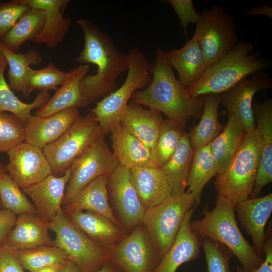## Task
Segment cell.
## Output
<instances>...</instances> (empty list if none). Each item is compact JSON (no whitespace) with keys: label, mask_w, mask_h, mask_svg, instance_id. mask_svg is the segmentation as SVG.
<instances>
[{"label":"cell","mask_w":272,"mask_h":272,"mask_svg":"<svg viewBox=\"0 0 272 272\" xmlns=\"http://www.w3.org/2000/svg\"><path fill=\"white\" fill-rule=\"evenodd\" d=\"M204 96L205 105L199 122L188 133L194 152L211 143L224 128L218 118L219 95L209 94Z\"/></svg>","instance_id":"obj_32"},{"label":"cell","mask_w":272,"mask_h":272,"mask_svg":"<svg viewBox=\"0 0 272 272\" xmlns=\"http://www.w3.org/2000/svg\"><path fill=\"white\" fill-rule=\"evenodd\" d=\"M70 175L68 168L60 176L51 174L37 183L22 189L31 199L39 218L50 223L62 211L65 188Z\"/></svg>","instance_id":"obj_16"},{"label":"cell","mask_w":272,"mask_h":272,"mask_svg":"<svg viewBox=\"0 0 272 272\" xmlns=\"http://www.w3.org/2000/svg\"><path fill=\"white\" fill-rule=\"evenodd\" d=\"M44 22V12L30 7L0 40L8 49L18 53L21 46L25 42L34 40L42 30Z\"/></svg>","instance_id":"obj_35"},{"label":"cell","mask_w":272,"mask_h":272,"mask_svg":"<svg viewBox=\"0 0 272 272\" xmlns=\"http://www.w3.org/2000/svg\"><path fill=\"white\" fill-rule=\"evenodd\" d=\"M261 151L262 139L256 128L246 133L226 171L216 175L214 184L218 195L235 205L248 198L256 179Z\"/></svg>","instance_id":"obj_5"},{"label":"cell","mask_w":272,"mask_h":272,"mask_svg":"<svg viewBox=\"0 0 272 272\" xmlns=\"http://www.w3.org/2000/svg\"><path fill=\"white\" fill-rule=\"evenodd\" d=\"M127 74L117 89L97 101L91 111L105 135L120 123L121 118L133 93L147 87L151 81L150 63L145 54L137 47L127 54Z\"/></svg>","instance_id":"obj_6"},{"label":"cell","mask_w":272,"mask_h":272,"mask_svg":"<svg viewBox=\"0 0 272 272\" xmlns=\"http://www.w3.org/2000/svg\"><path fill=\"white\" fill-rule=\"evenodd\" d=\"M178 17L180 25L186 31L188 25L190 23L195 25L199 19V14L196 11L191 0H168Z\"/></svg>","instance_id":"obj_44"},{"label":"cell","mask_w":272,"mask_h":272,"mask_svg":"<svg viewBox=\"0 0 272 272\" xmlns=\"http://www.w3.org/2000/svg\"><path fill=\"white\" fill-rule=\"evenodd\" d=\"M77 24L85 40L83 50L76 61L82 64L96 65L95 74H87L81 90L84 106L100 100L113 92L118 77L128 69L127 54L119 51L110 37L93 22L80 19Z\"/></svg>","instance_id":"obj_2"},{"label":"cell","mask_w":272,"mask_h":272,"mask_svg":"<svg viewBox=\"0 0 272 272\" xmlns=\"http://www.w3.org/2000/svg\"><path fill=\"white\" fill-rule=\"evenodd\" d=\"M22 189L7 171L0 161V199L4 208L17 216L23 214L37 215L36 209Z\"/></svg>","instance_id":"obj_38"},{"label":"cell","mask_w":272,"mask_h":272,"mask_svg":"<svg viewBox=\"0 0 272 272\" xmlns=\"http://www.w3.org/2000/svg\"><path fill=\"white\" fill-rule=\"evenodd\" d=\"M50 223L37 215L23 214L17 217L14 227L2 243L12 251L54 245L49 235Z\"/></svg>","instance_id":"obj_21"},{"label":"cell","mask_w":272,"mask_h":272,"mask_svg":"<svg viewBox=\"0 0 272 272\" xmlns=\"http://www.w3.org/2000/svg\"><path fill=\"white\" fill-rule=\"evenodd\" d=\"M60 272H80V271L73 262L68 260L61 266Z\"/></svg>","instance_id":"obj_50"},{"label":"cell","mask_w":272,"mask_h":272,"mask_svg":"<svg viewBox=\"0 0 272 272\" xmlns=\"http://www.w3.org/2000/svg\"><path fill=\"white\" fill-rule=\"evenodd\" d=\"M189 133L184 132L175 153L163 169L171 189L172 196L185 192L194 155Z\"/></svg>","instance_id":"obj_31"},{"label":"cell","mask_w":272,"mask_h":272,"mask_svg":"<svg viewBox=\"0 0 272 272\" xmlns=\"http://www.w3.org/2000/svg\"><path fill=\"white\" fill-rule=\"evenodd\" d=\"M7 153V171L22 189L52 174L50 164L41 148L24 142Z\"/></svg>","instance_id":"obj_15"},{"label":"cell","mask_w":272,"mask_h":272,"mask_svg":"<svg viewBox=\"0 0 272 272\" xmlns=\"http://www.w3.org/2000/svg\"><path fill=\"white\" fill-rule=\"evenodd\" d=\"M0 204H1V199H0Z\"/></svg>","instance_id":"obj_53"},{"label":"cell","mask_w":272,"mask_h":272,"mask_svg":"<svg viewBox=\"0 0 272 272\" xmlns=\"http://www.w3.org/2000/svg\"><path fill=\"white\" fill-rule=\"evenodd\" d=\"M25 127L13 114L0 112V153L8 152L24 142Z\"/></svg>","instance_id":"obj_41"},{"label":"cell","mask_w":272,"mask_h":272,"mask_svg":"<svg viewBox=\"0 0 272 272\" xmlns=\"http://www.w3.org/2000/svg\"><path fill=\"white\" fill-rule=\"evenodd\" d=\"M196 36L207 67L225 56L237 45L234 18L223 8L213 6L199 14L195 24Z\"/></svg>","instance_id":"obj_9"},{"label":"cell","mask_w":272,"mask_h":272,"mask_svg":"<svg viewBox=\"0 0 272 272\" xmlns=\"http://www.w3.org/2000/svg\"><path fill=\"white\" fill-rule=\"evenodd\" d=\"M206 260L208 272H231L229 261L232 255L223 245L206 237L200 240Z\"/></svg>","instance_id":"obj_42"},{"label":"cell","mask_w":272,"mask_h":272,"mask_svg":"<svg viewBox=\"0 0 272 272\" xmlns=\"http://www.w3.org/2000/svg\"><path fill=\"white\" fill-rule=\"evenodd\" d=\"M195 207L192 194L186 191L145 210L141 224L160 259L174 242L186 213Z\"/></svg>","instance_id":"obj_7"},{"label":"cell","mask_w":272,"mask_h":272,"mask_svg":"<svg viewBox=\"0 0 272 272\" xmlns=\"http://www.w3.org/2000/svg\"><path fill=\"white\" fill-rule=\"evenodd\" d=\"M244 78L227 91L219 95L221 103L227 109L228 116L235 115L245 133L256 128L252 110V99L255 94L263 89L272 88L270 76L263 71Z\"/></svg>","instance_id":"obj_14"},{"label":"cell","mask_w":272,"mask_h":272,"mask_svg":"<svg viewBox=\"0 0 272 272\" xmlns=\"http://www.w3.org/2000/svg\"><path fill=\"white\" fill-rule=\"evenodd\" d=\"M272 212V193L261 197L247 198L235 205V212L247 233L252 239L254 248L263 258L264 231Z\"/></svg>","instance_id":"obj_18"},{"label":"cell","mask_w":272,"mask_h":272,"mask_svg":"<svg viewBox=\"0 0 272 272\" xmlns=\"http://www.w3.org/2000/svg\"><path fill=\"white\" fill-rule=\"evenodd\" d=\"M108 176H101L77 191L63 203V212L65 213L79 211L94 212L104 216L121 228L108 202L107 189Z\"/></svg>","instance_id":"obj_22"},{"label":"cell","mask_w":272,"mask_h":272,"mask_svg":"<svg viewBox=\"0 0 272 272\" xmlns=\"http://www.w3.org/2000/svg\"><path fill=\"white\" fill-rule=\"evenodd\" d=\"M236 272H245L242 267L240 265L236 266Z\"/></svg>","instance_id":"obj_52"},{"label":"cell","mask_w":272,"mask_h":272,"mask_svg":"<svg viewBox=\"0 0 272 272\" xmlns=\"http://www.w3.org/2000/svg\"><path fill=\"white\" fill-rule=\"evenodd\" d=\"M108 249L109 260L122 272H154L160 260L142 224Z\"/></svg>","instance_id":"obj_12"},{"label":"cell","mask_w":272,"mask_h":272,"mask_svg":"<svg viewBox=\"0 0 272 272\" xmlns=\"http://www.w3.org/2000/svg\"><path fill=\"white\" fill-rule=\"evenodd\" d=\"M61 266L52 265L36 269L32 272H60Z\"/></svg>","instance_id":"obj_51"},{"label":"cell","mask_w":272,"mask_h":272,"mask_svg":"<svg viewBox=\"0 0 272 272\" xmlns=\"http://www.w3.org/2000/svg\"><path fill=\"white\" fill-rule=\"evenodd\" d=\"M119 164L102 133L71 163L63 203L93 180L109 175Z\"/></svg>","instance_id":"obj_11"},{"label":"cell","mask_w":272,"mask_h":272,"mask_svg":"<svg viewBox=\"0 0 272 272\" xmlns=\"http://www.w3.org/2000/svg\"><path fill=\"white\" fill-rule=\"evenodd\" d=\"M93 272H122L110 260Z\"/></svg>","instance_id":"obj_49"},{"label":"cell","mask_w":272,"mask_h":272,"mask_svg":"<svg viewBox=\"0 0 272 272\" xmlns=\"http://www.w3.org/2000/svg\"><path fill=\"white\" fill-rule=\"evenodd\" d=\"M184 128L168 119H164L156 143L151 151L152 163L161 168L171 159L175 152Z\"/></svg>","instance_id":"obj_39"},{"label":"cell","mask_w":272,"mask_h":272,"mask_svg":"<svg viewBox=\"0 0 272 272\" xmlns=\"http://www.w3.org/2000/svg\"><path fill=\"white\" fill-rule=\"evenodd\" d=\"M245 134L237 117L234 115L228 116V121L224 129L211 143L217 175L223 173L228 168Z\"/></svg>","instance_id":"obj_30"},{"label":"cell","mask_w":272,"mask_h":272,"mask_svg":"<svg viewBox=\"0 0 272 272\" xmlns=\"http://www.w3.org/2000/svg\"><path fill=\"white\" fill-rule=\"evenodd\" d=\"M269 225L265 232L263 252L265 257L261 264L253 272H272V232Z\"/></svg>","instance_id":"obj_46"},{"label":"cell","mask_w":272,"mask_h":272,"mask_svg":"<svg viewBox=\"0 0 272 272\" xmlns=\"http://www.w3.org/2000/svg\"><path fill=\"white\" fill-rule=\"evenodd\" d=\"M163 120L160 112L129 102L120 123L151 151L156 143Z\"/></svg>","instance_id":"obj_27"},{"label":"cell","mask_w":272,"mask_h":272,"mask_svg":"<svg viewBox=\"0 0 272 272\" xmlns=\"http://www.w3.org/2000/svg\"><path fill=\"white\" fill-rule=\"evenodd\" d=\"M107 189L121 228L131 231L141 224L146 209L134 188L129 169L119 164L108 176Z\"/></svg>","instance_id":"obj_13"},{"label":"cell","mask_w":272,"mask_h":272,"mask_svg":"<svg viewBox=\"0 0 272 272\" xmlns=\"http://www.w3.org/2000/svg\"><path fill=\"white\" fill-rule=\"evenodd\" d=\"M151 81L145 88L135 92L130 103L162 113L167 119L183 128L191 118H200L205 96L192 97L178 80L167 62L165 52L159 47L155 60L150 63Z\"/></svg>","instance_id":"obj_1"},{"label":"cell","mask_w":272,"mask_h":272,"mask_svg":"<svg viewBox=\"0 0 272 272\" xmlns=\"http://www.w3.org/2000/svg\"><path fill=\"white\" fill-rule=\"evenodd\" d=\"M254 49L250 42L237 44L231 51L208 67L198 80L187 89L189 95L196 98L220 94L246 77L270 67V62L259 51L251 53Z\"/></svg>","instance_id":"obj_4"},{"label":"cell","mask_w":272,"mask_h":272,"mask_svg":"<svg viewBox=\"0 0 272 272\" xmlns=\"http://www.w3.org/2000/svg\"><path fill=\"white\" fill-rule=\"evenodd\" d=\"M0 272H24L12 250L0 243Z\"/></svg>","instance_id":"obj_45"},{"label":"cell","mask_w":272,"mask_h":272,"mask_svg":"<svg viewBox=\"0 0 272 272\" xmlns=\"http://www.w3.org/2000/svg\"><path fill=\"white\" fill-rule=\"evenodd\" d=\"M203 217L190 222L191 230L200 237H206L223 245L238 259L245 272H253L263 258L245 239L236 221L235 204L218 195L212 210L205 209Z\"/></svg>","instance_id":"obj_3"},{"label":"cell","mask_w":272,"mask_h":272,"mask_svg":"<svg viewBox=\"0 0 272 272\" xmlns=\"http://www.w3.org/2000/svg\"><path fill=\"white\" fill-rule=\"evenodd\" d=\"M102 133L91 111L85 116H80L59 138L42 149L52 174L62 175L74 159Z\"/></svg>","instance_id":"obj_10"},{"label":"cell","mask_w":272,"mask_h":272,"mask_svg":"<svg viewBox=\"0 0 272 272\" xmlns=\"http://www.w3.org/2000/svg\"><path fill=\"white\" fill-rule=\"evenodd\" d=\"M168 63L177 72L179 81L186 89L203 75L207 64L198 41L194 35L184 45L165 52Z\"/></svg>","instance_id":"obj_25"},{"label":"cell","mask_w":272,"mask_h":272,"mask_svg":"<svg viewBox=\"0 0 272 272\" xmlns=\"http://www.w3.org/2000/svg\"><path fill=\"white\" fill-rule=\"evenodd\" d=\"M80 116L77 108L45 117L31 115L24 125V142L42 149L59 138Z\"/></svg>","instance_id":"obj_17"},{"label":"cell","mask_w":272,"mask_h":272,"mask_svg":"<svg viewBox=\"0 0 272 272\" xmlns=\"http://www.w3.org/2000/svg\"><path fill=\"white\" fill-rule=\"evenodd\" d=\"M261 15L266 16L271 19L272 8L264 2L262 6H255L250 9L246 13V16Z\"/></svg>","instance_id":"obj_48"},{"label":"cell","mask_w":272,"mask_h":272,"mask_svg":"<svg viewBox=\"0 0 272 272\" xmlns=\"http://www.w3.org/2000/svg\"><path fill=\"white\" fill-rule=\"evenodd\" d=\"M195 208L186 213L174 242L160 259L154 272H175L183 263L198 258L200 239L190 227Z\"/></svg>","instance_id":"obj_19"},{"label":"cell","mask_w":272,"mask_h":272,"mask_svg":"<svg viewBox=\"0 0 272 272\" xmlns=\"http://www.w3.org/2000/svg\"><path fill=\"white\" fill-rule=\"evenodd\" d=\"M110 133L113 153L120 165L128 169L154 165L150 150L120 123Z\"/></svg>","instance_id":"obj_29"},{"label":"cell","mask_w":272,"mask_h":272,"mask_svg":"<svg viewBox=\"0 0 272 272\" xmlns=\"http://www.w3.org/2000/svg\"><path fill=\"white\" fill-rule=\"evenodd\" d=\"M50 230L55 234L54 245L65 252L80 272H93L109 260L108 249L79 230L63 210L50 222Z\"/></svg>","instance_id":"obj_8"},{"label":"cell","mask_w":272,"mask_h":272,"mask_svg":"<svg viewBox=\"0 0 272 272\" xmlns=\"http://www.w3.org/2000/svg\"><path fill=\"white\" fill-rule=\"evenodd\" d=\"M7 66V60L0 51V112L13 114L25 125L31 115V111L46 103L50 99V95L48 92H40L32 102H22L6 81L4 73Z\"/></svg>","instance_id":"obj_34"},{"label":"cell","mask_w":272,"mask_h":272,"mask_svg":"<svg viewBox=\"0 0 272 272\" xmlns=\"http://www.w3.org/2000/svg\"><path fill=\"white\" fill-rule=\"evenodd\" d=\"M0 51L6 58L9 69L8 76L11 89L21 92L27 97V83L31 65L41 63L42 56L35 49H30L25 53H16L8 49L0 40Z\"/></svg>","instance_id":"obj_33"},{"label":"cell","mask_w":272,"mask_h":272,"mask_svg":"<svg viewBox=\"0 0 272 272\" xmlns=\"http://www.w3.org/2000/svg\"><path fill=\"white\" fill-rule=\"evenodd\" d=\"M67 72L62 71L52 62L45 67L39 70L31 69L29 73L27 90L29 95L34 90L40 92H48L57 90L65 81Z\"/></svg>","instance_id":"obj_40"},{"label":"cell","mask_w":272,"mask_h":272,"mask_svg":"<svg viewBox=\"0 0 272 272\" xmlns=\"http://www.w3.org/2000/svg\"><path fill=\"white\" fill-rule=\"evenodd\" d=\"M30 7L24 0L0 2V38L17 23Z\"/></svg>","instance_id":"obj_43"},{"label":"cell","mask_w":272,"mask_h":272,"mask_svg":"<svg viewBox=\"0 0 272 272\" xmlns=\"http://www.w3.org/2000/svg\"><path fill=\"white\" fill-rule=\"evenodd\" d=\"M17 216L12 211L4 208L0 209V243H3L12 230Z\"/></svg>","instance_id":"obj_47"},{"label":"cell","mask_w":272,"mask_h":272,"mask_svg":"<svg viewBox=\"0 0 272 272\" xmlns=\"http://www.w3.org/2000/svg\"><path fill=\"white\" fill-rule=\"evenodd\" d=\"M256 128L262 139V151L255 182L251 193L257 197L262 189L272 181V99L252 105Z\"/></svg>","instance_id":"obj_20"},{"label":"cell","mask_w":272,"mask_h":272,"mask_svg":"<svg viewBox=\"0 0 272 272\" xmlns=\"http://www.w3.org/2000/svg\"><path fill=\"white\" fill-rule=\"evenodd\" d=\"M134 188L146 210L155 207L172 196L166 176L155 165L129 169Z\"/></svg>","instance_id":"obj_23"},{"label":"cell","mask_w":272,"mask_h":272,"mask_svg":"<svg viewBox=\"0 0 272 272\" xmlns=\"http://www.w3.org/2000/svg\"><path fill=\"white\" fill-rule=\"evenodd\" d=\"M90 65L81 64L67 72L65 82L53 96L35 112V115L45 117L71 108L84 107L81 84L88 74Z\"/></svg>","instance_id":"obj_28"},{"label":"cell","mask_w":272,"mask_h":272,"mask_svg":"<svg viewBox=\"0 0 272 272\" xmlns=\"http://www.w3.org/2000/svg\"><path fill=\"white\" fill-rule=\"evenodd\" d=\"M12 251L23 269L30 272L49 266H62L69 260L65 252L55 245Z\"/></svg>","instance_id":"obj_37"},{"label":"cell","mask_w":272,"mask_h":272,"mask_svg":"<svg viewBox=\"0 0 272 272\" xmlns=\"http://www.w3.org/2000/svg\"><path fill=\"white\" fill-rule=\"evenodd\" d=\"M215 175L217 171L210 143L194 151L187 181V191L192 194L196 207L200 202L204 187Z\"/></svg>","instance_id":"obj_36"},{"label":"cell","mask_w":272,"mask_h":272,"mask_svg":"<svg viewBox=\"0 0 272 272\" xmlns=\"http://www.w3.org/2000/svg\"><path fill=\"white\" fill-rule=\"evenodd\" d=\"M65 214L79 230L107 249L119 242L126 235L122 228L101 215L90 211Z\"/></svg>","instance_id":"obj_26"},{"label":"cell","mask_w":272,"mask_h":272,"mask_svg":"<svg viewBox=\"0 0 272 272\" xmlns=\"http://www.w3.org/2000/svg\"><path fill=\"white\" fill-rule=\"evenodd\" d=\"M30 7L42 10L45 22L42 30L33 41L44 44L48 49L55 48L64 38L72 24L63 16L68 0H24Z\"/></svg>","instance_id":"obj_24"}]
</instances>
